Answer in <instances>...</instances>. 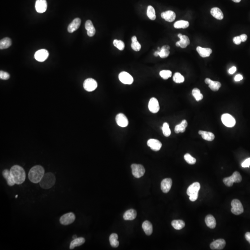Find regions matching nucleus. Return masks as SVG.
Wrapping results in <instances>:
<instances>
[{
  "mask_svg": "<svg viewBox=\"0 0 250 250\" xmlns=\"http://www.w3.org/2000/svg\"><path fill=\"white\" fill-rule=\"evenodd\" d=\"M10 170L15 184H21L24 182L26 179V173L22 167L14 165L12 167Z\"/></svg>",
  "mask_w": 250,
  "mask_h": 250,
  "instance_id": "nucleus-1",
  "label": "nucleus"
},
{
  "mask_svg": "<svg viewBox=\"0 0 250 250\" xmlns=\"http://www.w3.org/2000/svg\"><path fill=\"white\" fill-rule=\"evenodd\" d=\"M45 174V170L43 167L36 165L30 170L29 173V179L33 183H39Z\"/></svg>",
  "mask_w": 250,
  "mask_h": 250,
  "instance_id": "nucleus-2",
  "label": "nucleus"
},
{
  "mask_svg": "<svg viewBox=\"0 0 250 250\" xmlns=\"http://www.w3.org/2000/svg\"><path fill=\"white\" fill-rule=\"evenodd\" d=\"M56 178L54 174L50 172L46 173L40 182V185L44 189H49L54 186Z\"/></svg>",
  "mask_w": 250,
  "mask_h": 250,
  "instance_id": "nucleus-3",
  "label": "nucleus"
},
{
  "mask_svg": "<svg viewBox=\"0 0 250 250\" xmlns=\"http://www.w3.org/2000/svg\"><path fill=\"white\" fill-rule=\"evenodd\" d=\"M231 212L235 215H239L243 213L244 208L241 202L238 199H234L231 203Z\"/></svg>",
  "mask_w": 250,
  "mask_h": 250,
  "instance_id": "nucleus-4",
  "label": "nucleus"
},
{
  "mask_svg": "<svg viewBox=\"0 0 250 250\" xmlns=\"http://www.w3.org/2000/svg\"><path fill=\"white\" fill-rule=\"evenodd\" d=\"M221 120L223 124L226 127H233L235 125V120L230 114H223L221 117Z\"/></svg>",
  "mask_w": 250,
  "mask_h": 250,
  "instance_id": "nucleus-5",
  "label": "nucleus"
},
{
  "mask_svg": "<svg viewBox=\"0 0 250 250\" xmlns=\"http://www.w3.org/2000/svg\"><path fill=\"white\" fill-rule=\"evenodd\" d=\"M131 168H132V173L135 178H138L144 176V174H145V168H144V166L141 164H134L131 165Z\"/></svg>",
  "mask_w": 250,
  "mask_h": 250,
  "instance_id": "nucleus-6",
  "label": "nucleus"
},
{
  "mask_svg": "<svg viewBox=\"0 0 250 250\" xmlns=\"http://www.w3.org/2000/svg\"><path fill=\"white\" fill-rule=\"evenodd\" d=\"M75 219V215L73 213H68L66 214H64L60 217V222L63 225H68L72 223L74 221Z\"/></svg>",
  "mask_w": 250,
  "mask_h": 250,
  "instance_id": "nucleus-7",
  "label": "nucleus"
},
{
  "mask_svg": "<svg viewBox=\"0 0 250 250\" xmlns=\"http://www.w3.org/2000/svg\"><path fill=\"white\" fill-rule=\"evenodd\" d=\"M83 86L84 89L87 91L92 92L97 88V83L93 78H88L84 81Z\"/></svg>",
  "mask_w": 250,
  "mask_h": 250,
  "instance_id": "nucleus-8",
  "label": "nucleus"
},
{
  "mask_svg": "<svg viewBox=\"0 0 250 250\" xmlns=\"http://www.w3.org/2000/svg\"><path fill=\"white\" fill-rule=\"evenodd\" d=\"M119 79L120 81L125 84H132L134 82V78L133 77L125 72H121L119 75Z\"/></svg>",
  "mask_w": 250,
  "mask_h": 250,
  "instance_id": "nucleus-9",
  "label": "nucleus"
},
{
  "mask_svg": "<svg viewBox=\"0 0 250 250\" xmlns=\"http://www.w3.org/2000/svg\"><path fill=\"white\" fill-rule=\"evenodd\" d=\"M48 51L46 49H41L37 50L34 54L35 59L40 62L45 61L48 57Z\"/></svg>",
  "mask_w": 250,
  "mask_h": 250,
  "instance_id": "nucleus-10",
  "label": "nucleus"
},
{
  "mask_svg": "<svg viewBox=\"0 0 250 250\" xmlns=\"http://www.w3.org/2000/svg\"><path fill=\"white\" fill-rule=\"evenodd\" d=\"M148 108L150 111L153 114L159 112L160 109L159 102L156 98L152 97L150 100L148 104Z\"/></svg>",
  "mask_w": 250,
  "mask_h": 250,
  "instance_id": "nucleus-11",
  "label": "nucleus"
},
{
  "mask_svg": "<svg viewBox=\"0 0 250 250\" xmlns=\"http://www.w3.org/2000/svg\"><path fill=\"white\" fill-rule=\"evenodd\" d=\"M178 37L180 38V40L176 43L177 46L180 47L182 48H185L187 47V46L190 45V40L188 36L179 33L178 34Z\"/></svg>",
  "mask_w": 250,
  "mask_h": 250,
  "instance_id": "nucleus-12",
  "label": "nucleus"
},
{
  "mask_svg": "<svg viewBox=\"0 0 250 250\" xmlns=\"http://www.w3.org/2000/svg\"><path fill=\"white\" fill-rule=\"evenodd\" d=\"M36 11L39 13L46 12L47 8V3L46 0H36L35 5Z\"/></svg>",
  "mask_w": 250,
  "mask_h": 250,
  "instance_id": "nucleus-13",
  "label": "nucleus"
},
{
  "mask_svg": "<svg viewBox=\"0 0 250 250\" xmlns=\"http://www.w3.org/2000/svg\"><path fill=\"white\" fill-rule=\"evenodd\" d=\"M225 240L223 239H218L214 240L212 243H211L210 248L212 250H222L226 246Z\"/></svg>",
  "mask_w": 250,
  "mask_h": 250,
  "instance_id": "nucleus-14",
  "label": "nucleus"
},
{
  "mask_svg": "<svg viewBox=\"0 0 250 250\" xmlns=\"http://www.w3.org/2000/svg\"><path fill=\"white\" fill-rule=\"evenodd\" d=\"M147 144L151 150L156 151H160L162 146L161 142L156 139H149Z\"/></svg>",
  "mask_w": 250,
  "mask_h": 250,
  "instance_id": "nucleus-15",
  "label": "nucleus"
},
{
  "mask_svg": "<svg viewBox=\"0 0 250 250\" xmlns=\"http://www.w3.org/2000/svg\"><path fill=\"white\" fill-rule=\"evenodd\" d=\"M116 122L119 126L125 127L128 125V120L124 114H118L116 118Z\"/></svg>",
  "mask_w": 250,
  "mask_h": 250,
  "instance_id": "nucleus-16",
  "label": "nucleus"
},
{
  "mask_svg": "<svg viewBox=\"0 0 250 250\" xmlns=\"http://www.w3.org/2000/svg\"><path fill=\"white\" fill-rule=\"evenodd\" d=\"M81 23V19L78 18L75 19L68 27V31L70 33H72L79 29Z\"/></svg>",
  "mask_w": 250,
  "mask_h": 250,
  "instance_id": "nucleus-17",
  "label": "nucleus"
},
{
  "mask_svg": "<svg viewBox=\"0 0 250 250\" xmlns=\"http://www.w3.org/2000/svg\"><path fill=\"white\" fill-rule=\"evenodd\" d=\"M206 84H208V87L213 91H217L219 90L221 86V83L218 81H213L208 78H206L205 80Z\"/></svg>",
  "mask_w": 250,
  "mask_h": 250,
  "instance_id": "nucleus-18",
  "label": "nucleus"
},
{
  "mask_svg": "<svg viewBox=\"0 0 250 250\" xmlns=\"http://www.w3.org/2000/svg\"><path fill=\"white\" fill-rule=\"evenodd\" d=\"M172 184V181L171 179H164L161 183V188L162 191L164 193L168 192L171 189Z\"/></svg>",
  "mask_w": 250,
  "mask_h": 250,
  "instance_id": "nucleus-19",
  "label": "nucleus"
},
{
  "mask_svg": "<svg viewBox=\"0 0 250 250\" xmlns=\"http://www.w3.org/2000/svg\"><path fill=\"white\" fill-rule=\"evenodd\" d=\"M161 16L163 19L165 20L166 21L169 22H173L176 17V15L175 12L171 11V10H168V11L163 12L161 14Z\"/></svg>",
  "mask_w": 250,
  "mask_h": 250,
  "instance_id": "nucleus-20",
  "label": "nucleus"
},
{
  "mask_svg": "<svg viewBox=\"0 0 250 250\" xmlns=\"http://www.w3.org/2000/svg\"><path fill=\"white\" fill-rule=\"evenodd\" d=\"M200 188L201 185L200 183L198 182H194L188 187L187 191V195L190 196L194 194L198 193Z\"/></svg>",
  "mask_w": 250,
  "mask_h": 250,
  "instance_id": "nucleus-21",
  "label": "nucleus"
},
{
  "mask_svg": "<svg viewBox=\"0 0 250 250\" xmlns=\"http://www.w3.org/2000/svg\"><path fill=\"white\" fill-rule=\"evenodd\" d=\"M85 28L87 31V34L89 37H93L95 33V29L93 24L92 22L90 20L86 21L85 24Z\"/></svg>",
  "mask_w": 250,
  "mask_h": 250,
  "instance_id": "nucleus-22",
  "label": "nucleus"
},
{
  "mask_svg": "<svg viewBox=\"0 0 250 250\" xmlns=\"http://www.w3.org/2000/svg\"><path fill=\"white\" fill-rule=\"evenodd\" d=\"M196 50L199 53V55L202 58L208 57L212 53L211 49L209 48H203L201 46H197L196 48Z\"/></svg>",
  "mask_w": 250,
  "mask_h": 250,
  "instance_id": "nucleus-23",
  "label": "nucleus"
},
{
  "mask_svg": "<svg viewBox=\"0 0 250 250\" xmlns=\"http://www.w3.org/2000/svg\"><path fill=\"white\" fill-rule=\"evenodd\" d=\"M2 176L3 178L6 180L7 184L9 186H14L15 184L14 179L10 173V170H8V169L4 170L2 172Z\"/></svg>",
  "mask_w": 250,
  "mask_h": 250,
  "instance_id": "nucleus-24",
  "label": "nucleus"
},
{
  "mask_svg": "<svg viewBox=\"0 0 250 250\" xmlns=\"http://www.w3.org/2000/svg\"><path fill=\"white\" fill-rule=\"evenodd\" d=\"M210 13L212 15L218 20H221L223 19L224 15L221 10L218 7H213L211 9Z\"/></svg>",
  "mask_w": 250,
  "mask_h": 250,
  "instance_id": "nucleus-25",
  "label": "nucleus"
},
{
  "mask_svg": "<svg viewBox=\"0 0 250 250\" xmlns=\"http://www.w3.org/2000/svg\"><path fill=\"white\" fill-rule=\"evenodd\" d=\"M137 216L136 210L133 209L128 210L124 213L123 218L125 221H131L135 219Z\"/></svg>",
  "mask_w": 250,
  "mask_h": 250,
  "instance_id": "nucleus-26",
  "label": "nucleus"
},
{
  "mask_svg": "<svg viewBox=\"0 0 250 250\" xmlns=\"http://www.w3.org/2000/svg\"><path fill=\"white\" fill-rule=\"evenodd\" d=\"M207 226L211 229L215 228L216 225V220L214 217L211 214L207 215L205 220Z\"/></svg>",
  "mask_w": 250,
  "mask_h": 250,
  "instance_id": "nucleus-27",
  "label": "nucleus"
},
{
  "mask_svg": "<svg viewBox=\"0 0 250 250\" xmlns=\"http://www.w3.org/2000/svg\"><path fill=\"white\" fill-rule=\"evenodd\" d=\"M142 228L147 235H150L152 234L153 227L151 223L149 221H146L143 223Z\"/></svg>",
  "mask_w": 250,
  "mask_h": 250,
  "instance_id": "nucleus-28",
  "label": "nucleus"
},
{
  "mask_svg": "<svg viewBox=\"0 0 250 250\" xmlns=\"http://www.w3.org/2000/svg\"><path fill=\"white\" fill-rule=\"evenodd\" d=\"M188 126V122L186 120H183L179 124L176 125L175 128V132L176 134L179 133H183L186 130V128Z\"/></svg>",
  "mask_w": 250,
  "mask_h": 250,
  "instance_id": "nucleus-29",
  "label": "nucleus"
},
{
  "mask_svg": "<svg viewBox=\"0 0 250 250\" xmlns=\"http://www.w3.org/2000/svg\"><path fill=\"white\" fill-rule=\"evenodd\" d=\"M199 134L202 135L203 139L208 141H212L215 138V136L212 132L207 131H199L198 132Z\"/></svg>",
  "mask_w": 250,
  "mask_h": 250,
  "instance_id": "nucleus-30",
  "label": "nucleus"
},
{
  "mask_svg": "<svg viewBox=\"0 0 250 250\" xmlns=\"http://www.w3.org/2000/svg\"><path fill=\"white\" fill-rule=\"evenodd\" d=\"M85 239L83 237L77 238L71 242L70 246V249L72 250L76 247L82 246L85 243Z\"/></svg>",
  "mask_w": 250,
  "mask_h": 250,
  "instance_id": "nucleus-31",
  "label": "nucleus"
},
{
  "mask_svg": "<svg viewBox=\"0 0 250 250\" xmlns=\"http://www.w3.org/2000/svg\"><path fill=\"white\" fill-rule=\"evenodd\" d=\"M169 49H170V47L168 45L163 46L160 49V48H158V49L160 50H159L160 57L162 59L167 58L169 54Z\"/></svg>",
  "mask_w": 250,
  "mask_h": 250,
  "instance_id": "nucleus-32",
  "label": "nucleus"
},
{
  "mask_svg": "<svg viewBox=\"0 0 250 250\" xmlns=\"http://www.w3.org/2000/svg\"><path fill=\"white\" fill-rule=\"evenodd\" d=\"M190 26V23L188 21L184 20H178L176 21L174 24V27L175 29H187Z\"/></svg>",
  "mask_w": 250,
  "mask_h": 250,
  "instance_id": "nucleus-33",
  "label": "nucleus"
},
{
  "mask_svg": "<svg viewBox=\"0 0 250 250\" xmlns=\"http://www.w3.org/2000/svg\"><path fill=\"white\" fill-rule=\"evenodd\" d=\"M118 236L116 234H111L109 237V242H110V245L113 248H116L118 247L119 245V242L118 241Z\"/></svg>",
  "mask_w": 250,
  "mask_h": 250,
  "instance_id": "nucleus-34",
  "label": "nucleus"
},
{
  "mask_svg": "<svg viewBox=\"0 0 250 250\" xmlns=\"http://www.w3.org/2000/svg\"><path fill=\"white\" fill-rule=\"evenodd\" d=\"M12 45L11 39L9 38H5L0 41V49L1 50L8 48Z\"/></svg>",
  "mask_w": 250,
  "mask_h": 250,
  "instance_id": "nucleus-35",
  "label": "nucleus"
},
{
  "mask_svg": "<svg viewBox=\"0 0 250 250\" xmlns=\"http://www.w3.org/2000/svg\"><path fill=\"white\" fill-rule=\"evenodd\" d=\"M171 225L176 230H181L185 226V222L182 220H174L171 222Z\"/></svg>",
  "mask_w": 250,
  "mask_h": 250,
  "instance_id": "nucleus-36",
  "label": "nucleus"
},
{
  "mask_svg": "<svg viewBox=\"0 0 250 250\" xmlns=\"http://www.w3.org/2000/svg\"><path fill=\"white\" fill-rule=\"evenodd\" d=\"M132 44L131 47L134 51H138L141 48V46L140 43L137 41V37L134 36L132 38Z\"/></svg>",
  "mask_w": 250,
  "mask_h": 250,
  "instance_id": "nucleus-37",
  "label": "nucleus"
},
{
  "mask_svg": "<svg viewBox=\"0 0 250 250\" xmlns=\"http://www.w3.org/2000/svg\"><path fill=\"white\" fill-rule=\"evenodd\" d=\"M193 96L195 98V100L197 102L201 101L204 98V95L201 94L200 90L198 88H194L192 91Z\"/></svg>",
  "mask_w": 250,
  "mask_h": 250,
  "instance_id": "nucleus-38",
  "label": "nucleus"
},
{
  "mask_svg": "<svg viewBox=\"0 0 250 250\" xmlns=\"http://www.w3.org/2000/svg\"><path fill=\"white\" fill-rule=\"evenodd\" d=\"M147 15L148 17L152 20H155L156 18L155 10L153 7L151 6H149L147 10Z\"/></svg>",
  "mask_w": 250,
  "mask_h": 250,
  "instance_id": "nucleus-39",
  "label": "nucleus"
},
{
  "mask_svg": "<svg viewBox=\"0 0 250 250\" xmlns=\"http://www.w3.org/2000/svg\"><path fill=\"white\" fill-rule=\"evenodd\" d=\"M173 80L174 82L176 83H182L184 82V77L180 73L176 72L173 76Z\"/></svg>",
  "mask_w": 250,
  "mask_h": 250,
  "instance_id": "nucleus-40",
  "label": "nucleus"
},
{
  "mask_svg": "<svg viewBox=\"0 0 250 250\" xmlns=\"http://www.w3.org/2000/svg\"><path fill=\"white\" fill-rule=\"evenodd\" d=\"M162 129L163 133L164 136L167 137L169 136L171 134V130L169 128V125L167 122H164V123L162 127Z\"/></svg>",
  "mask_w": 250,
  "mask_h": 250,
  "instance_id": "nucleus-41",
  "label": "nucleus"
},
{
  "mask_svg": "<svg viewBox=\"0 0 250 250\" xmlns=\"http://www.w3.org/2000/svg\"><path fill=\"white\" fill-rule=\"evenodd\" d=\"M231 179L234 182L239 183L242 181V177L239 172L238 171H235L232 176H230Z\"/></svg>",
  "mask_w": 250,
  "mask_h": 250,
  "instance_id": "nucleus-42",
  "label": "nucleus"
},
{
  "mask_svg": "<svg viewBox=\"0 0 250 250\" xmlns=\"http://www.w3.org/2000/svg\"><path fill=\"white\" fill-rule=\"evenodd\" d=\"M184 159L187 163L190 164H195L196 162V159L191 156L189 153H186L184 156Z\"/></svg>",
  "mask_w": 250,
  "mask_h": 250,
  "instance_id": "nucleus-43",
  "label": "nucleus"
},
{
  "mask_svg": "<svg viewBox=\"0 0 250 250\" xmlns=\"http://www.w3.org/2000/svg\"><path fill=\"white\" fill-rule=\"evenodd\" d=\"M113 44L119 50H123L125 48V44L124 42L121 40H115L113 42Z\"/></svg>",
  "mask_w": 250,
  "mask_h": 250,
  "instance_id": "nucleus-44",
  "label": "nucleus"
},
{
  "mask_svg": "<svg viewBox=\"0 0 250 250\" xmlns=\"http://www.w3.org/2000/svg\"><path fill=\"white\" fill-rule=\"evenodd\" d=\"M160 76L164 80L168 79L172 76V72L169 70H163L160 73Z\"/></svg>",
  "mask_w": 250,
  "mask_h": 250,
  "instance_id": "nucleus-45",
  "label": "nucleus"
},
{
  "mask_svg": "<svg viewBox=\"0 0 250 250\" xmlns=\"http://www.w3.org/2000/svg\"><path fill=\"white\" fill-rule=\"evenodd\" d=\"M223 182L228 187H231L233 186L234 183L230 177L224 178L223 180Z\"/></svg>",
  "mask_w": 250,
  "mask_h": 250,
  "instance_id": "nucleus-46",
  "label": "nucleus"
},
{
  "mask_svg": "<svg viewBox=\"0 0 250 250\" xmlns=\"http://www.w3.org/2000/svg\"><path fill=\"white\" fill-rule=\"evenodd\" d=\"M10 78V75L8 73L4 71L0 72V78L2 80H7Z\"/></svg>",
  "mask_w": 250,
  "mask_h": 250,
  "instance_id": "nucleus-47",
  "label": "nucleus"
},
{
  "mask_svg": "<svg viewBox=\"0 0 250 250\" xmlns=\"http://www.w3.org/2000/svg\"><path fill=\"white\" fill-rule=\"evenodd\" d=\"M242 167L246 168L249 167L250 165V158H248L247 160H245L242 163Z\"/></svg>",
  "mask_w": 250,
  "mask_h": 250,
  "instance_id": "nucleus-48",
  "label": "nucleus"
},
{
  "mask_svg": "<svg viewBox=\"0 0 250 250\" xmlns=\"http://www.w3.org/2000/svg\"><path fill=\"white\" fill-rule=\"evenodd\" d=\"M233 42L236 45H239V44H241V42H242L239 36H236V37H234V39H233Z\"/></svg>",
  "mask_w": 250,
  "mask_h": 250,
  "instance_id": "nucleus-49",
  "label": "nucleus"
},
{
  "mask_svg": "<svg viewBox=\"0 0 250 250\" xmlns=\"http://www.w3.org/2000/svg\"><path fill=\"white\" fill-rule=\"evenodd\" d=\"M198 197V193L194 194L190 196V200L191 202H195L197 200Z\"/></svg>",
  "mask_w": 250,
  "mask_h": 250,
  "instance_id": "nucleus-50",
  "label": "nucleus"
},
{
  "mask_svg": "<svg viewBox=\"0 0 250 250\" xmlns=\"http://www.w3.org/2000/svg\"><path fill=\"white\" fill-rule=\"evenodd\" d=\"M242 79H243V77L240 74L237 75L235 77V80L236 82L240 81V80H242Z\"/></svg>",
  "mask_w": 250,
  "mask_h": 250,
  "instance_id": "nucleus-51",
  "label": "nucleus"
},
{
  "mask_svg": "<svg viewBox=\"0 0 250 250\" xmlns=\"http://www.w3.org/2000/svg\"><path fill=\"white\" fill-rule=\"evenodd\" d=\"M236 71V67H235V66H233V67H232V68H231L230 69H229V71H228V72H229V73L230 74H234L235 72Z\"/></svg>",
  "mask_w": 250,
  "mask_h": 250,
  "instance_id": "nucleus-52",
  "label": "nucleus"
},
{
  "mask_svg": "<svg viewBox=\"0 0 250 250\" xmlns=\"http://www.w3.org/2000/svg\"><path fill=\"white\" fill-rule=\"evenodd\" d=\"M239 37H240L241 42H246L247 39H248V36L245 34H242V35H240Z\"/></svg>",
  "mask_w": 250,
  "mask_h": 250,
  "instance_id": "nucleus-53",
  "label": "nucleus"
},
{
  "mask_svg": "<svg viewBox=\"0 0 250 250\" xmlns=\"http://www.w3.org/2000/svg\"><path fill=\"white\" fill-rule=\"evenodd\" d=\"M245 238L247 239V241H248L249 243L250 244V232H247L245 234Z\"/></svg>",
  "mask_w": 250,
  "mask_h": 250,
  "instance_id": "nucleus-54",
  "label": "nucleus"
},
{
  "mask_svg": "<svg viewBox=\"0 0 250 250\" xmlns=\"http://www.w3.org/2000/svg\"><path fill=\"white\" fill-rule=\"evenodd\" d=\"M154 55L156 57H158V56H159V50H157V51H155L154 53Z\"/></svg>",
  "mask_w": 250,
  "mask_h": 250,
  "instance_id": "nucleus-55",
  "label": "nucleus"
},
{
  "mask_svg": "<svg viewBox=\"0 0 250 250\" xmlns=\"http://www.w3.org/2000/svg\"><path fill=\"white\" fill-rule=\"evenodd\" d=\"M232 1H233V2H235L239 3V2H240V1H241V0H232Z\"/></svg>",
  "mask_w": 250,
  "mask_h": 250,
  "instance_id": "nucleus-56",
  "label": "nucleus"
},
{
  "mask_svg": "<svg viewBox=\"0 0 250 250\" xmlns=\"http://www.w3.org/2000/svg\"><path fill=\"white\" fill-rule=\"evenodd\" d=\"M77 236L75 235H74L73 236V239H75L77 238Z\"/></svg>",
  "mask_w": 250,
  "mask_h": 250,
  "instance_id": "nucleus-57",
  "label": "nucleus"
},
{
  "mask_svg": "<svg viewBox=\"0 0 250 250\" xmlns=\"http://www.w3.org/2000/svg\"><path fill=\"white\" fill-rule=\"evenodd\" d=\"M17 197H18V195H16V196H15V198H17Z\"/></svg>",
  "mask_w": 250,
  "mask_h": 250,
  "instance_id": "nucleus-58",
  "label": "nucleus"
}]
</instances>
